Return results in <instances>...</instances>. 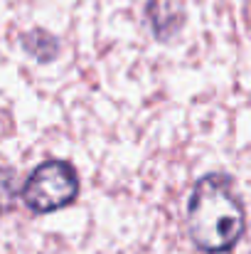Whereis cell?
Segmentation results:
<instances>
[{"label":"cell","instance_id":"cell-1","mask_svg":"<svg viewBox=\"0 0 251 254\" xmlns=\"http://www.w3.org/2000/svg\"><path fill=\"white\" fill-rule=\"evenodd\" d=\"M187 230L192 245L204 254H224L244 237L247 210L227 173L202 175L187 202Z\"/></svg>","mask_w":251,"mask_h":254},{"label":"cell","instance_id":"cell-2","mask_svg":"<svg viewBox=\"0 0 251 254\" xmlns=\"http://www.w3.org/2000/svg\"><path fill=\"white\" fill-rule=\"evenodd\" d=\"M79 195V175L69 161L50 158L30 173L22 185V202L35 215H47L72 205Z\"/></svg>","mask_w":251,"mask_h":254},{"label":"cell","instance_id":"cell-3","mask_svg":"<svg viewBox=\"0 0 251 254\" xmlns=\"http://www.w3.org/2000/svg\"><path fill=\"white\" fill-rule=\"evenodd\" d=\"M146 15H148V25L158 40H170L177 32V27L182 25L180 22L182 12L175 0H151Z\"/></svg>","mask_w":251,"mask_h":254},{"label":"cell","instance_id":"cell-4","mask_svg":"<svg viewBox=\"0 0 251 254\" xmlns=\"http://www.w3.org/2000/svg\"><path fill=\"white\" fill-rule=\"evenodd\" d=\"M22 47L37 60V62H52L57 57V40L52 35H47L45 30H32L22 37Z\"/></svg>","mask_w":251,"mask_h":254}]
</instances>
